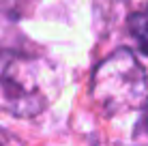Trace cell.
Returning a JSON list of instances; mask_svg holds the SVG:
<instances>
[{
  "label": "cell",
  "mask_w": 148,
  "mask_h": 146,
  "mask_svg": "<svg viewBox=\"0 0 148 146\" xmlns=\"http://www.w3.org/2000/svg\"><path fill=\"white\" fill-rule=\"evenodd\" d=\"M58 95V75L43 58L0 52V112L17 118L41 114Z\"/></svg>",
  "instance_id": "1"
},
{
  "label": "cell",
  "mask_w": 148,
  "mask_h": 146,
  "mask_svg": "<svg viewBox=\"0 0 148 146\" xmlns=\"http://www.w3.org/2000/svg\"><path fill=\"white\" fill-rule=\"evenodd\" d=\"M92 97L108 116L142 108L148 99V75L129 49H118L97 67Z\"/></svg>",
  "instance_id": "2"
},
{
  "label": "cell",
  "mask_w": 148,
  "mask_h": 146,
  "mask_svg": "<svg viewBox=\"0 0 148 146\" xmlns=\"http://www.w3.org/2000/svg\"><path fill=\"white\" fill-rule=\"evenodd\" d=\"M129 30H131V34H133L137 47L148 56V7H144L142 11L131 15Z\"/></svg>",
  "instance_id": "3"
}]
</instances>
